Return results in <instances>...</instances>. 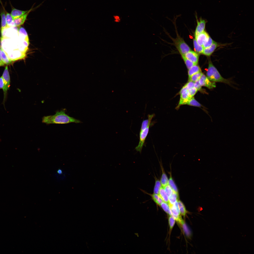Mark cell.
Instances as JSON below:
<instances>
[{
    "label": "cell",
    "mask_w": 254,
    "mask_h": 254,
    "mask_svg": "<svg viewBox=\"0 0 254 254\" xmlns=\"http://www.w3.org/2000/svg\"><path fill=\"white\" fill-rule=\"evenodd\" d=\"M42 123L47 124H64L71 123H80L79 120L71 117L65 113L64 109L57 111L53 115L44 116L42 118Z\"/></svg>",
    "instance_id": "1"
},
{
    "label": "cell",
    "mask_w": 254,
    "mask_h": 254,
    "mask_svg": "<svg viewBox=\"0 0 254 254\" xmlns=\"http://www.w3.org/2000/svg\"><path fill=\"white\" fill-rule=\"evenodd\" d=\"M206 75L207 77L211 81L222 82L230 85H231V82L222 76L210 61L209 62Z\"/></svg>",
    "instance_id": "2"
},
{
    "label": "cell",
    "mask_w": 254,
    "mask_h": 254,
    "mask_svg": "<svg viewBox=\"0 0 254 254\" xmlns=\"http://www.w3.org/2000/svg\"><path fill=\"white\" fill-rule=\"evenodd\" d=\"M4 82V87L3 90L4 93L3 103L4 104L7 97L8 91L9 90L10 83V79L7 66L5 67L2 76Z\"/></svg>",
    "instance_id": "3"
},
{
    "label": "cell",
    "mask_w": 254,
    "mask_h": 254,
    "mask_svg": "<svg viewBox=\"0 0 254 254\" xmlns=\"http://www.w3.org/2000/svg\"><path fill=\"white\" fill-rule=\"evenodd\" d=\"M175 45L182 55H184L186 53L191 51L189 46L184 40L180 38H177L175 41Z\"/></svg>",
    "instance_id": "4"
},
{
    "label": "cell",
    "mask_w": 254,
    "mask_h": 254,
    "mask_svg": "<svg viewBox=\"0 0 254 254\" xmlns=\"http://www.w3.org/2000/svg\"><path fill=\"white\" fill-rule=\"evenodd\" d=\"M150 125H149L146 128L139 133V140L138 145L136 147L135 149L137 151L140 153L141 152L143 146L144 145L146 138L148 134Z\"/></svg>",
    "instance_id": "5"
},
{
    "label": "cell",
    "mask_w": 254,
    "mask_h": 254,
    "mask_svg": "<svg viewBox=\"0 0 254 254\" xmlns=\"http://www.w3.org/2000/svg\"><path fill=\"white\" fill-rule=\"evenodd\" d=\"M195 15L197 24L195 34V36L204 31L206 21L202 17H200L198 20L196 12H195Z\"/></svg>",
    "instance_id": "6"
},
{
    "label": "cell",
    "mask_w": 254,
    "mask_h": 254,
    "mask_svg": "<svg viewBox=\"0 0 254 254\" xmlns=\"http://www.w3.org/2000/svg\"><path fill=\"white\" fill-rule=\"evenodd\" d=\"M199 82L202 86L206 87L210 89H213L216 87L215 83L210 81L207 76L203 74L200 78Z\"/></svg>",
    "instance_id": "7"
},
{
    "label": "cell",
    "mask_w": 254,
    "mask_h": 254,
    "mask_svg": "<svg viewBox=\"0 0 254 254\" xmlns=\"http://www.w3.org/2000/svg\"><path fill=\"white\" fill-rule=\"evenodd\" d=\"M180 95V100L179 104L177 107V109H178L180 106L182 105L186 104L192 98L189 95L187 90L184 91Z\"/></svg>",
    "instance_id": "8"
},
{
    "label": "cell",
    "mask_w": 254,
    "mask_h": 254,
    "mask_svg": "<svg viewBox=\"0 0 254 254\" xmlns=\"http://www.w3.org/2000/svg\"><path fill=\"white\" fill-rule=\"evenodd\" d=\"M184 56L196 64L198 63L199 55L198 53L190 51L186 53Z\"/></svg>",
    "instance_id": "9"
},
{
    "label": "cell",
    "mask_w": 254,
    "mask_h": 254,
    "mask_svg": "<svg viewBox=\"0 0 254 254\" xmlns=\"http://www.w3.org/2000/svg\"><path fill=\"white\" fill-rule=\"evenodd\" d=\"M209 36L205 31L195 36V39L198 43L202 46L204 42L207 39Z\"/></svg>",
    "instance_id": "10"
},
{
    "label": "cell",
    "mask_w": 254,
    "mask_h": 254,
    "mask_svg": "<svg viewBox=\"0 0 254 254\" xmlns=\"http://www.w3.org/2000/svg\"><path fill=\"white\" fill-rule=\"evenodd\" d=\"M32 9H30L26 13L21 16L13 20L15 27L20 26L24 24L26 20L29 13Z\"/></svg>",
    "instance_id": "11"
},
{
    "label": "cell",
    "mask_w": 254,
    "mask_h": 254,
    "mask_svg": "<svg viewBox=\"0 0 254 254\" xmlns=\"http://www.w3.org/2000/svg\"><path fill=\"white\" fill-rule=\"evenodd\" d=\"M218 46L217 44L214 41L210 46L204 48L202 53L204 55L209 56L213 53Z\"/></svg>",
    "instance_id": "12"
},
{
    "label": "cell",
    "mask_w": 254,
    "mask_h": 254,
    "mask_svg": "<svg viewBox=\"0 0 254 254\" xmlns=\"http://www.w3.org/2000/svg\"><path fill=\"white\" fill-rule=\"evenodd\" d=\"M29 10L24 11L13 8L11 12V15L13 20L17 18L28 11Z\"/></svg>",
    "instance_id": "13"
},
{
    "label": "cell",
    "mask_w": 254,
    "mask_h": 254,
    "mask_svg": "<svg viewBox=\"0 0 254 254\" xmlns=\"http://www.w3.org/2000/svg\"><path fill=\"white\" fill-rule=\"evenodd\" d=\"M1 52L0 56L2 60L5 64L9 65L11 64L12 60L9 58L7 53L1 47Z\"/></svg>",
    "instance_id": "14"
},
{
    "label": "cell",
    "mask_w": 254,
    "mask_h": 254,
    "mask_svg": "<svg viewBox=\"0 0 254 254\" xmlns=\"http://www.w3.org/2000/svg\"><path fill=\"white\" fill-rule=\"evenodd\" d=\"M0 15L1 19V33L2 34L3 30L7 27L6 13L4 10H2L1 12Z\"/></svg>",
    "instance_id": "15"
},
{
    "label": "cell",
    "mask_w": 254,
    "mask_h": 254,
    "mask_svg": "<svg viewBox=\"0 0 254 254\" xmlns=\"http://www.w3.org/2000/svg\"><path fill=\"white\" fill-rule=\"evenodd\" d=\"M146 194L150 196L152 200L157 205L160 206L163 201L161 198L158 194L153 193L152 194L148 193L146 192L143 191Z\"/></svg>",
    "instance_id": "16"
},
{
    "label": "cell",
    "mask_w": 254,
    "mask_h": 254,
    "mask_svg": "<svg viewBox=\"0 0 254 254\" xmlns=\"http://www.w3.org/2000/svg\"><path fill=\"white\" fill-rule=\"evenodd\" d=\"M177 201H176L173 205H169L171 212V215L176 216L180 215V212L178 207Z\"/></svg>",
    "instance_id": "17"
},
{
    "label": "cell",
    "mask_w": 254,
    "mask_h": 254,
    "mask_svg": "<svg viewBox=\"0 0 254 254\" xmlns=\"http://www.w3.org/2000/svg\"><path fill=\"white\" fill-rule=\"evenodd\" d=\"M169 197L168 204L169 205H173L179 200L178 193H176L173 190L171 194Z\"/></svg>",
    "instance_id": "18"
},
{
    "label": "cell",
    "mask_w": 254,
    "mask_h": 254,
    "mask_svg": "<svg viewBox=\"0 0 254 254\" xmlns=\"http://www.w3.org/2000/svg\"><path fill=\"white\" fill-rule=\"evenodd\" d=\"M159 195L161 198L164 202L168 203V196L164 188L162 186H161L160 190Z\"/></svg>",
    "instance_id": "19"
},
{
    "label": "cell",
    "mask_w": 254,
    "mask_h": 254,
    "mask_svg": "<svg viewBox=\"0 0 254 254\" xmlns=\"http://www.w3.org/2000/svg\"><path fill=\"white\" fill-rule=\"evenodd\" d=\"M161 166L162 173L160 182L161 186L164 188L168 184L169 181L167 175L165 173L161 165Z\"/></svg>",
    "instance_id": "20"
},
{
    "label": "cell",
    "mask_w": 254,
    "mask_h": 254,
    "mask_svg": "<svg viewBox=\"0 0 254 254\" xmlns=\"http://www.w3.org/2000/svg\"><path fill=\"white\" fill-rule=\"evenodd\" d=\"M201 71V69L199 67L197 64L195 65L188 69V77L194 74Z\"/></svg>",
    "instance_id": "21"
},
{
    "label": "cell",
    "mask_w": 254,
    "mask_h": 254,
    "mask_svg": "<svg viewBox=\"0 0 254 254\" xmlns=\"http://www.w3.org/2000/svg\"><path fill=\"white\" fill-rule=\"evenodd\" d=\"M6 21L7 27L15 26L13 22V20L11 14L6 12Z\"/></svg>",
    "instance_id": "22"
},
{
    "label": "cell",
    "mask_w": 254,
    "mask_h": 254,
    "mask_svg": "<svg viewBox=\"0 0 254 254\" xmlns=\"http://www.w3.org/2000/svg\"><path fill=\"white\" fill-rule=\"evenodd\" d=\"M155 183L153 190V193L159 194L160 190L161 187L160 182L155 177Z\"/></svg>",
    "instance_id": "23"
},
{
    "label": "cell",
    "mask_w": 254,
    "mask_h": 254,
    "mask_svg": "<svg viewBox=\"0 0 254 254\" xmlns=\"http://www.w3.org/2000/svg\"><path fill=\"white\" fill-rule=\"evenodd\" d=\"M177 202L180 213L182 215L185 216L187 213V211L184 204L179 200H178Z\"/></svg>",
    "instance_id": "24"
},
{
    "label": "cell",
    "mask_w": 254,
    "mask_h": 254,
    "mask_svg": "<svg viewBox=\"0 0 254 254\" xmlns=\"http://www.w3.org/2000/svg\"><path fill=\"white\" fill-rule=\"evenodd\" d=\"M193 44L194 50L196 52L198 53H202L204 48L202 46L198 43L195 39L193 40Z\"/></svg>",
    "instance_id": "25"
},
{
    "label": "cell",
    "mask_w": 254,
    "mask_h": 254,
    "mask_svg": "<svg viewBox=\"0 0 254 254\" xmlns=\"http://www.w3.org/2000/svg\"><path fill=\"white\" fill-rule=\"evenodd\" d=\"M202 74L201 71L193 74L188 77V81L195 82L199 80Z\"/></svg>",
    "instance_id": "26"
},
{
    "label": "cell",
    "mask_w": 254,
    "mask_h": 254,
    "mask_svg": "<svg viewBox=\"0 0 254 254\" xmlns=\"http://www.w3.org/2000/svg\"><path fill=\"white\" fill-rule=\"evenodd\" d=\"M186 104L198 107H201L202 106L193 97L189 100Z\"/></svg>",
    "instance_id": "27"
},
{
    "label": "cell",
    "mask_w": 254,
    "mask_h": 254,
    "mask_svg": "<svg viewBox=\"0 0 254 254\" xmlns=\"http://www.w3.org/2000/svg\"><path fill=\"white\" fill-rule=\"evenodd\" d=\"M160 206L164 211L169 215L171 216L172 214L168 203V204L167 203L163 202L162 203Z\"/></svg>",
    "instance_id": "28"
},
{
    "label": "cell",
    "mask_w": 254,
    "mask_h": 254,
    "mask_svg": "<svg viewBox=\"0 0 254 254\" xmlns=\"http://www.w3.org/2000/svg\"><path fill=\"white\" fill-rule=\"evenodd\" d=\"M168 184L172 190L176 193H178L177 188L175 184L171 175L168 181Z\"/></svg>",
    "instance_id": "29"
},
{
    "label": "cell",
    "mask_w": 254,
    "mask_h": 254,
    "mask_svg": "<svg viewBox=\"0 0 254 254\" xmlns=\"http://www.w3.org/2000/svg\"><path fill=\"white\" fill-rule=\"evenodd\" d=\"M182 56L188 70L194 65L196 64L190 60L186 58L184 56L182 55Z\"/></svg>",
    "instance_id": "30"
},
{
    "label": "cell",
    "mask_w": 254,
    "mask_h": 254,
    "mask_svg": "<svg viewBox=\"0 0 254 254\" xmlns=\"http://www.w3.org/2000/svg\"><path fill=\"white\" fill-rule=\"evenodd\" d=\"M182 226L183 230L185 234L187 236L190 237L191 235V232L187 225L184 221L181 224Z\"/></svg>",
    "instance_id": "31"
},
{
    "label": "cell",
    "mask_w": 254,
    "mask_h": 254,
    "mask_svg": "<svg viewBox=\"0 0 254 254\" xmlns=\"http://www.w3.org/2000/svg\"><path fill=\"white\" fill-rule=\"evenodd\" d=\"M214 42L209 36L207 39L203 43L202 46L204 48L209 47L211 46Z\"/></svg>",
    "instance_id": "32"
},
{
    "label": "cell",
    "mask_w": 254,
    "mask_h": 254,
    "mask_svg": "<svg viewBox=\"0 0 254 254\" xmlns=\"http://www.w3.org/2000/svg\"><path fill=\"white\" fill-rule=\"evenodd\" d=\"M198 91L197 89L193 87L188 90V91L190 96L192 97L196 94Z\"/></svg>",
    "instance_id": "33"
},
{
    "label": "cell",
    "mask_w": 254,
    "mask_h": 254,
    "mask_svg": "<svg viewBox=\"0 0 254 254\" xmlns=\"http://www.w3.org/2000/svg\"><path fill=\"white\" fill-rule=\"evenodd\" d=\"M168 221L170 230H171L175 224V220L172 216H170L169 217Z\"/></svg>",
    "instance_id": "34"
},
{
    "label": "cell",
    "mask_w": 254,
    "mask_h": 254,
    "mask_svg": "<svg viewBox=\"0 0 254 254\" xmlns=\"http://www.w3.org/2000/svg\"><path fill=\"white\" fill-rule=\"evenodd\" d=\"M168 196L169 197L171 194L172 190L170 186L167 185L164 187Z\"/></svg>",
    "instance_id": "35"
},
{
    "label": "cell",
    "mask_w": 254,
    "mask_h": 254,
    "mask_svg": "<svg viewBox=\"0 0 254 254\" xmlns=\"http://www.w3.org/2000/svg\"><path fill=\"white\" fill-rule=\"evenodd\" d=\"M194 82L192 81H189L186 83L184 86L188 90L192 87H194Z\"/></svg>",
    "instance_id": "36"
},
{
    "label": "cell",
    "mask_w": 254,
    "mask_h": 254,
    "mask_svg": "<svg viewBox=\"0 0 254 254\" xmlns=\"http://www.w3.org/2000/svg\"><path fill=\"white\" fill-rule=\"evenodd\" d=\"M194 87H195L198 91H201L202 86L199 83V80L194 82Z\"/></svg>",
    "instance_id": "37"
},
{
    "label": "cell",
    "mask_w": 254,
    "mask_h": 254,
    "mask_svg": "<svg viewBox=\"0 0 254 254\" xmlns=\"http://www.w3.org/2000/svg\"><path fill=\"white\" fill-rule=\"evenodd\" d=\"M4 82L2 76L0 77V89L3 90L4 87Z\"/></svg>",
    "instance_id": "38"
},
{
    "label": "cell",
    "mask_w": 254,
    "mask_h": 254,
    "mask_svg": "<svg viewBox=\"0 0 254 254\" xmlns=\"http://www.w3.org/2000/svg\"><path fill=\"white\" fill-rule=\"evenodd\" d=\"M115 22H119L120 20V19L119 16H115L114 17Z\"/></svg>",
    "instance_id": "39"
},
{
    "label": "cell",
    "mask_w": 254,
    "mask_h": 254,
    "mask_svg": "<svg viewBox=\"0 0 254 254\" xmlns=\"http://www.w3.org/2000/svg\"><path fill=\"white\" fill-rule=\"evenodd\" d=\"M186 90H187L186 88L184 86L182 87V89H181L180 91L179 92V94L180 95H181V94H182V93L184 91H185Z\"/></svg>",
    "instance_id": "40"
},
{
    "label": "cell",
    "mask_w": 254,
    "mask_h": 254,
    "mask_svg": "<svg viewBox=\"0 0 254 254\" xmlns=\"http://www.w3.org/2000/svg\"><path fill=\"white\" fill-rule=\"evenodd\" d=\"M0 63L4 64H4V63L2 60L0 56Z\"/></svg>",
    "instance_id": "41"
},
{
    "label": "cell",
    "mask_w": 254,
    "mask_h": 254,
    "mask_svg": "<svg viewBox=\"0 0 254 254\" xmlns=\"http://www.w3.org/2000/svg\"><path fill=\"white\" fill-rule=\"evenodd\" d=\"M58 173L59 174H61L62 173V171L61 170H59L57 171Z\"/></svg>",
    "instance_id": "42"
},
{
    "label": "cell",
    "mask_w": 254,
    "mask_h": 254,
    "mask_svg": "<svg viewBox=\"0 0 254 254\" xmlns=\"http://www.w3.org/2000/svg\"><path fill=\"white\" fill-rule=\"evenodd\" d=\"M4 65V64H1V63H0V67L2 66H3Z\"/></svg>",
    "instance_id": "43"
},
{
    "label": "cell",
    "mask_w": 254,
    "mask_h": 254,
    "mask_svg": "<svg viewBox=\"0 0 254 254\" xmlns=\"http://www.w3.org/2000/svg\"><path fill=\"white\" fill-rule=\"evenodd\" d=\"M1 52V48L0 47V55Z\"/></svg>",
    "instance_id": "44"
},
{
    "label": "cell",
    "mask_w": 254,
    "mask_h": 254,
    "mask_svg": "<svg viewBox=\"0 0 254 254\" xmlns=\"http://www.w3.org/2000/svg\"></svg>",
    "instance_id": "45"
}]
</instances>
